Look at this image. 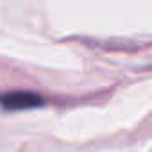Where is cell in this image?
Returning <instances> with one entry per match:
<instances>
[{
  "mask_svg": "<svg viewBox=\"0 0 152 152\" xmlns=\"http://www.w3.org/2000/svg\"><path fill=\"white\" fill-rule=\"evenodd\" d=\"M0 106L7 111H22L43 106V97L32 91H7L0 95Z\"/></svg>",
  "mask_w": 152,
  "mask_h": 152,
  "instance_id": "cell-1",
  "label": "cell"
}]
</instances>
